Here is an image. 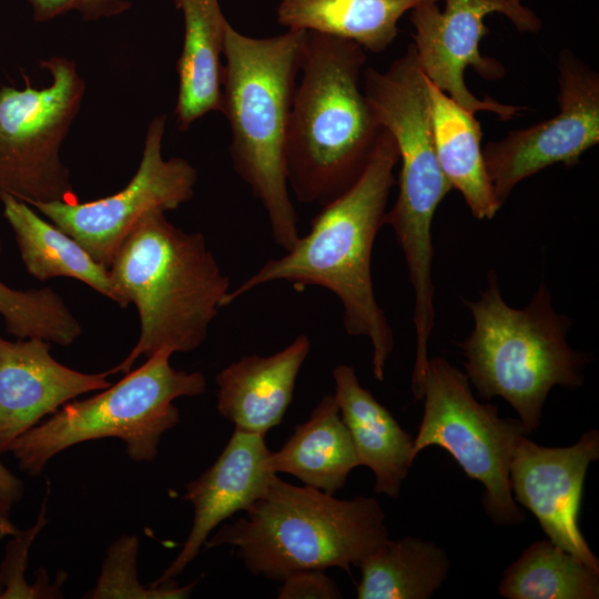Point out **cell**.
<instances>
[{
    "label": "cell",
    "instance_id": "ba28073f",
    "mask_svg": "<svg viewBox=\"0 0 599 599\" xmlns=\"http://www.w3.org/2000/svg\"><path fill=\"white\" fill-rule=\"evenodd\" d=\"M363 91L382 128L395 140L400 171L398 194L386 212L403 250L412 286H430L433 264L432 223L451 190L436 155L427 77L410 43L386 71L367 67Z\"/></svg>",
    "mask_w": 599,
    "mask_h": 599
},
{
    "label": "cell",
    "instance_id": "44dd1931",
    "mask_svg": "<svg viewBox=\"0 0 599 599\" xmlns=\"http://www.w3.org/2000/svg\"><path fill=\"white\" fill-rule=\"evenodd\" d=\"M436 155L451 189L464 197L478 220L499 211L480 145L483 132L475 113L466 110L427 79Z\"/></svg>",
    "mask_w": 599,
    "mask_h": 599
},
{
    "label": "cell",
    "instance_id": "2e32d148",
    "mask_svg": "<svg viewBox=\"0 0 599 599\" xmlns=\"http://www.w3.org/2000/svg\"><path fill=\"white\" fill-rule=\"evenodd\" d=\"M270 455L264 436L235 428L214 464L186 484L182 499L193 505L191 531L179 555L152 585L179 576L217 526L247 510L266 493L277 476L268 465Z\"/></svg>",
    "mask_w": 599,
    "mask_h": 599
},
{
    "label": "cell",
    "instance_id": "9c48e42d",
    "mask_svg": "<svg viewBox=\"0 0 599 599\" xmlns=\"http://www.w3.org/2000/svg\"><path fill=\"white\" fill-rule=\"evenodd\" d=\"M419 400L424 414L414 439V458L429 446L444 448L469 478L484 485V507L495 522H522L525 516L509 481L515 448L529 435L521 422L502 418L496 406L479 403L466 374L443 357L428 358Z\"/></svg>",
    "mask_w": 599,
    "mask_h": 599
},
{
    "label": "cell",
    "instance_id": "f546056e",
    "mask_svg": "<svg viewBox=\"0 0 599 599\" xmlns=\"http://www.w3.org/2000/svg\"><path fill=\"white\" fill-rule=\"evenodd\" d=\"M278 599H337L342 593L324 570H304L295 572L284 580L277 592Z\"/></svg>",
    "mask_w": 599,
    "mask_h": 599
},
{
    "label": "cell",
    "instance_id": "d6a6232c",
    "mask_svg": "<svg viewBox=\"0 0 599 599\" xmlns=\"http://www.w3.org/2000/svg\"><path fill=\"white\" fill-rule=\"evenodd\" d=\"M1 593H2V585H1V580H0V597H1Z\"/></svg>",
    "mask_w": 599,
    "mask_h": 599
},
{
    "label": "cell",
    "instance_id": "e0dca14e",
    "mask_svg": "<svg viewBox=\"0 0 599 599\" xmlns=\"http://www.w3.org/2000/svg\"><path fill=\"white\" fill-rule=\"evenodd\" d=\"M309 349L302 334L273 355H244L224 367L215 377L221 416L235 428L265 436L283 420Z\"/></svg>",
    "mask_w": 599,
    "mask_h": 599
},
{
    "label": "cell",
    "instance_id": "83f0119b",
    "mask_svg": "<svg viewBox=\"0 0 599 599\" xmlns=\"http://www.w3.org/2000/svg\"><path fill=\"white\" fill-rule=\"evenodd\" d=\"M47 500L48 494L42 501L41 510L34 525L27 530H18L7 544L6 555L0 565V580L2 585L0 599L62 597L60 588L65 576L58 577L51 586L43 571L32 586L24 579L30 547L48 522L45 518Z\"/></svg>",
    "mask_w": 599,
    "mask_h": 599
},
{
    "label": "cell",
    "instance_id": "d4e9b609",
    "mask_svg": "<svg viewBox=\"0 0 599 599\" xmlns=\"http://www.w3.org/2000/svg\"><path fill=\"white\" fill-rule=\"evenodd\" d=\"M498 592L507 599H597L599 572L549 539L538 540L505 570Z\"/></svg>",
    "mask_w": 599,
    "mask_h": 599
},
{
    "label": "cell",
    "instance_id": "5bb4252c",
    "mask_svg": "<svg viewBox=\"0 0 599 599\" xmlns=\"http://www.w3.org/2000/svg\"><path fill=\"white\" fill-rule=\"evenodd\" d=\"M599 458V433L591 429L571 446L549 448L524 435L509 467L514 499L530 510L550 541L599 572V560L579 528L589 465Z\"/></svg>",
    "mask_w": 599,
    "mask_h": 599
},
{
    "label": "cell",
    "instance_id": "4dcf8cb0",
    "mask_svg": "<svg viewBox=\"0 0 599 599\" xmlns=\"http://www.w3.org/2000/svg\"><path fill=\"white\" fill-rule=\"evenodd\" d=\"M23 495V484L0 460V539L13 536L17 527L10 521L9 515L13 504Z\"/></svg>",
    "mask_w": 599,
    "mask_h": 599
},
{
    "label": "cell",
    "instance_id": "8fae6325",
    "mask_svg": "<svg viewBox=\"0 0 599 599\" xmlns=\"http://www.w3.org/2000/svg\"><path fill=\"white\" fill-rule=\"evenodd\" d=\"M165 124L164 114L151 120L139 167L121 191L89 202L30 205L108 268L120 244L145 215L176 210L194 194L197 180L194 166L182 158L166 160L162 155Z\"/></svg>",
    "mask_w": 599,
    "mask_h": 599
},
{
    "label": "cell",
    "instance_id": "9a60e30c",
    "mask_svg": "<svg viewBox=\"0 0 599 599\" xmlns=\"http://www.w3.org/2000/svg\"><path fill=\"white\" fill-rule=\"evenodd\" d=\"M51 342L0 336V455L64 404L111 385L109 370L82 373L53 358Z\"/></svg>",
    "mask_w": 599,
    "mask_h": 599
},
{
    "label": "cell",
    "instance_id": "7402d4cb",
    "mask_svg": "<svg viewBox=\"0 0 599 599\" xmlns=\"http://www.w3.org/2000/svg\"><path fill=\"white\" fill-rule=\"evenodd\" d=\"M2 213L11 226L27 272L44 282L74 278L115 302L109 270L72 236L41 217L30 204L0 192Z\"/></svg>",
    "mask_w": 599,
    "mask_h": 599
},
{
    "label": "cell",
    "instance_id": "cb8c5ba5",
    "mask_svg": "<svg viewBox=\"0 0 599 599\" xmlns=\"http://www.w3.org/2000/svg\"><path fill=\"white\" fill-rule=\"evenodd\" d=\"M450 560L432 541L388 538L359 564L358 599H428L444 583Z\"/></svg>",
    "mask_w": 599,
    "mask_h": 599
},
{
    "label": "cell",
    "instance_id": "7a4b0ae2",
    "mask_svg": "<svg viewBox=\"0 0 599 599\" xmlns=\"http://www.w3.org/2000/svg\"><path fill=\"white\" fill-rule=\"evenodd\" d=\"M108 270L115 303L133 304L140 318L136 344L111 374H125L141 356L161 349L199 348L231 290L204 235L183 231L161 211L138 223Z\"/></svg>",
    "mask_w": 599,
    "mask_h": 599
},
{
    "label": "cell",
    "instance_id": "7c38bea8",
    "mask_svg": "<svg viewBox=\"0 0 599 599\" xmlns=\"http://www.w3.org/2000/svg\"><path fill=\"white\" fill-rule=\"evenodd\" d=\"M441 12L437 2L426 1L410 10L414 43L419 68L427 79L466 110L493 112L502 121L519 114L522 108L502 104L489 97L476 98L464 80L468 67L488 80L499 79L505 68L480 54L479 43L488 33L484 18L493 12L505 14L520 32H537L540 20L531 10L521 12L505 0H445Z\"/></svg>",
    "mask_w": 599,
    "mask_h": 599
},
{
    "label": "cell",
    "instance_id": "4316f807",
    "mask_svg": "<svg viewBox=\"0 0 599 599\" xmlns=\"http://www.w3.org/2000/svg\"><path fill=\"white\" fill-rule=\"evenodd\" d=\"M139 539L124 535L106 551L101 573L94 589L85 598L92 599H184L189 598L193 583L179 586L174 580L144 586L138 579Z\"/></svg>",
    "mask_w": 599,
    "mask_h": 599
},
{
    "label": "cell",
    "instance_id": "603a6c76",
    "mask_svg": "<svg viewBox=\"0 0 599 599\" xmlns=\"http://www.w3.org/2000/svg\"><path fill=\"white\" fill-rule=\"evenodd\" d=\"M426 1L439 0H280L277 21L287 29L345 39L378 53L395 40L399 19Z\"/></svg>",
    "mask_w": 599,
    "mask_h": 599
},
{
    "label": "cell",
    "instance_id": "3957f363",
    "mask_svg": "<svg viewBox=\"0 0 599 599\" xmlns=\"http://www.w3.org/2000/svg\"><path fill=\"white\" fill-rule=\"evenodd\" d=\"M367 61L358 44L306 31L287 136L290 192L321 206L361 176L382 125L362 87Z\"/></svg>",
    "mask_w": 599,
    "mask_h": 599
},
{
    "label": "cell",
    "instance_id": "ffe728a7",
    "mask_svg": "<svg viewBox=\"0 0 599 599\" xmlns=\"http://www.w3.org/2000/svg\"><path fill=\"white\" fill-rule=\"evenodd\" d=\"M268 465L275 474L293 475L328 495L344 487L359 464L334 395L324 396L283 447L271 451Z\"/></svg>",
    "mask_w": 599,
    "mask_h": 599
},
{
    "label": "cell",
    "instance_id": "8992f818",
    "mask_svg": "<svg viewBox=\"0 0 599 599\" xmlns=\"http://www.w3.org/2000/svg\"><path fill=\"white\" fill-rule=\"evenodd\" d=\"M487 277L480 297L465 302L474 318L473 331L458 344L465 374L481 398L508 402L530 434L554 386L582 385L588 355L568 344L570 321L552 308L544 283L527 306L514 308L502 300L496 273Z\"/></svg>",
    "mask_w": 599,
    "mask_h": 599
},
{
    "label": "cell",
    "instance_id": "4fadbf2b",
    "mask_svg": "<svg viewBox=\"0 0 599 599\" xmlns=\"http://www.w3.org/2000/svg\"><path fill=\"white\" fill-rule=\"evenodd\" d=\"M558 71V114L483 149L500 206L520 181L558 162L573 166L599 142L598 73L569 50L560 52Z\"/></svg>",
    "mask_w": 599,
    "mask_h": 599
},
{
    "label": "cell",
    "instance_id": "6da1fadb",
    "mask_svg": "<svg viewBox=\"0 0 599 599\" xmlns=\"http://www.w3.org/2000/svg\"><path fill=\"white\" fill-rule=\"evenodd\" d=\"M397 162L395 140L383 128L356 182L322 206L308 233L284 255L266 261L230 290L224 307L258 286L278 281L297 291L307 286L326 288L342 304L346 333L370 342L373 374L382 382L394 349V335L375 297L370 264L376 235L385 225Z\"/></svg>",
    "mask_w": 599,
    "mask_h": 599
},
{
    "label": "cell",
    "instance_id": "52a82bcc",
    "mask_svg": "<svg viewBox=\"0 0 599 599\" xmlns=\"http://www.w3.org/2000/svg\"><path fill=\"white\" fill-rule=\"evenodd\" d=\"M171 355L166 349L156 352L116 384L90 398L64 404L22 434L9 448L19 468L29 476H38L64 449L111 437L124 443L133 461H153L162 435L180 422L173 402L201 395L206 388L201 372L173 368Z\"/></svg>",
    "mask_w": 599,
    "mask_h": 599
},
{
    "label": "cell",
    "instance_id": "d6986e66",
    "mask_svg": "<svg viewBox=\"0 0 599 599\" xmlns=\"http://www.w3.org/2000/svg\"><path fill=\"white\" fill-rule=\"evenodd\" d=\"M182 11L184 39L177 61L179 94L175 108L179 129L222 106V57L229 22L219 0H172Z\"/></svg>",
    "mask_w": 599,
    "mask_h": 599
},
{
    "label": "cell",
    "instance_id": "5b68a950",
    "mask_svg": "<svg viewBox=\"0 0 599 599\" xmlns=\"http://www.w3.org/2000/svg\"><path fill=\"white\" fill-rule=\"evenodd\" d=\"M246 516L225 524L204 544L232 546L254 575L282 581L304 570L349 572L388 538L374 497L337 499L319 489L273 479Z\"/></svg>",
    "mask_w": 599,
    "mask_h": 599
},
{
    "label": "cell",
    "instance_id": "1f68e13d",
    "mask_svg": "<svg viewBox=\"0 0 599 599\" xmlns=\"http://www.w3.org/2000/svg\"><path fill=\"white\" fill-rule=\"evenodd\" d=\"M510 7H512L514 9L518 10V11H521V12H525V11H528L530 9L524 7L521 4V0H505Z\"/></svg>",
    "mask_w": 599,
    "mask_h": 599
},
{
    "label": "cell",
    "instance_id": "277c9868",
    "mask_svg": "<svg viewBox=\"0 0 599 599\" xmlns=\"http://www.w3.org/2000/svg\"><path fill=\"white\" fill-rule=\"evenodd\" d=\"M306 31L253 38L230 23L224 38L222 106L231 129L233 167L262 203L277 246L298 240L286 175L292 105Z\"/></svg>",
    "mask_w": 599,
    "mask_h": 599
},
{
    "label": "cell",
    "instance_id": "f1b7e54d",
    "mask_svg": "<svg viewBox=\"0 0 599 599\" xmlns=\"http://www.w3.org/2000/svg\"><path fill=\"white\" fill-rule=\"evenodd\" d=\"M33 18L43 22L70 10H79L87 19L121 12L128 7L121 0H29Z\"/></svg>",
    "mask_w": 599,
    "mask_h": 599
},
{
    "label": "cell",
    "instance_id": "30bf717a",
    "mask_svg": "<svg viewBox=\"0 0 599 599\" xmlns=\"http://www.w3.org/2000/svg\"><path fill=\"white\" fill-rule=\"evenodd\" d=\"M51 83L0 89V192L28 204L75 200L60 148L77 116L85 84L63 57L40 62Z\"/></svg>",
    "mask_w": 599,
    "mask_h": 599
},
{
    "label": "cell",
    "instance_id": "484cf974",
    "mask_svg": "<svg viewBox=\"0 0 599 599\" xmlns=\"http://www.w3.org/2000/svg\"><path fill=\"white\" fill-rule=\"evenodd\" d=\"M0 238V255L2 250ZM0 316L17 338H42L69 346L82 334L78 318L51 287L16 290L0 280Z\"/></svg>",
    "mask_w": 599,
    "mask_h": 599
},
{
    "label": "cell",
    "instance_id": "ac0fdd59",
    "mask_svg": "<svg viewBox=\"0 0 599 599\" xmlns=\"http://www.w3.org/2000/svg\"><path fill=\"white\" fill-rule=\"evenodd\" d=\"M333 378L334 397L353 439L358 464L373 470L376 494L397 498L415 460L413 437L362 387L352 366L337 365Z\"/></svg>",
    "mask_w": 599,
    "mask_h": 599
}]
</instances>
